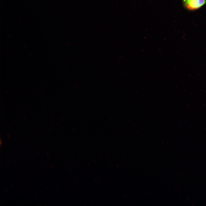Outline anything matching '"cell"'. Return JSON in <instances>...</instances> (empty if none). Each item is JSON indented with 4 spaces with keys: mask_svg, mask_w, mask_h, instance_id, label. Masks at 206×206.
<instances>
[{
    "mask_svg": "<svg viewBox=\"0 0 206 206\" xmlns=\"http://www.w3.org/2000/svg\"><path fill=\"white\" fill-rule=\"evenodd\" d=\"M183 6L187 9H198L206 3V0H182Z\"/></svg>",
    "mask_w": 206,
    "mask_h": 206,
    "instance_id": "obj_1",
    "label": "cell"
}]
</instances>
